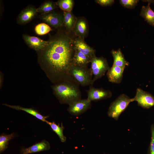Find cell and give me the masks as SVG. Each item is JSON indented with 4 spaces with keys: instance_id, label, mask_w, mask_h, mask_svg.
Listing matches in <instances>:
<instances>
[{
    "instance_id": "cell-1",
    "label": "cell",
    "mask_w": 154,
    "mask_h": 154,
    "mask_svg": "<svg viewBox=\"0 0 154 154\" xmlns=\"http://www.w3.org/2000/svg\"><path fill=\"white\" fill-rule=\"evenodd\" d=\"M66 31L58 33L49 40L43 50L37 51L38 63L47 76L52 81L63 80L69 74L74 52V39Z\"/></svg>"
},
{
    "instance_id": "cell-2",
    "label": "cell",
    "mask_w": 154,
    "mask_h": 154,
    "mask_svg": "<svg viewBox=\"0 0 154 154\" xmlns=\"http://www.w3.org/2000/svg\"><path fill=\"white\" fill-rule=\"evenodd\" d=\"M52 88L54 94L62 103L69 105L80 99L78 90L69 84L61 82L53 86Z\"/></svg>"
},
{
    "instance_id": "cell-3",
    "label": "cell",
    "mask_w": 154,
    "mask_h": 154,
    "mask_svg": "<svg viewBox=\"0 0 154 154\" xmlns=\"http://www.w3.org/2000/svg\"><path fill=\"white\" fill-rule=\"evenodd\" d=\"M131 102V98L126 95L121 94L111 103L108 112V116L117 120Z\"/></svg>"
},
{
    "instance_id": "cell-4",
    "label": "cell",
    "mask_w": 154,
    "mask_h": 154,
    "mask_svg": "<svg viewBox=\"0 0 154 154\" xmlns=\"http://www.w3.org/2000/svg\"><path fill=\"white\" fill-rule=\"evenodd\" d=\"M90 71L91 75L94 76L92 84L97 80L104 76L106 72L110 68L106 59L101 56L96 57L95 54L92 57Z\"/></svg>"
},
{
    "instance_id": "cell-5",
    "label": "cell",
    "mask_w": 154,
    "mask_h": 154,
    "mask_svg": "<svg viewBox=\"0 0 154 154\" xmlns=\"http://www.w3.org/2000/svg\"><path fill=\"white\" fill-rule=\"evenodd\" d=\"M70 74L78 83L82 86L92 84V75L90 70H87L86 66H79L72 64L70 69Z\"/></svg>"
},
{
    "instance_id": "cell-6",
    "label": "cell",
    "mask_w": 154,
    "mask_h": 154,
    "mask_svg": "<svg viewBox=\"0 0 154 154\" xmlns=\"http://www.w3.org/2000/svg\"><path fill=\"white\" fill-rule=\"evenodd\" d=\"M40 17L46 23L54 28H58L64 26L63 13H60L53 11L42 14Z\"/></svg>"
},
{
    "instance_id": "cell-7",
    "label": "cell",
    "mask_w": 154,
    "mask_h": 154,
    "mask_svg": "<svg viewBox=\"0 0 154 154\" xmlns=\"http://www.w3.org/2000/svg\"><path fill=\"white\" fill-rule=\"evenodd\" d=\"M131 100L132 102L137 101L138 106L144 108L149 109L154 106V97L140 88L137 89L135 95Z\"/></svg>"
},
{
    "instance_id": "cell-8",
    "label": "cell",
    "mask_w": 154,
    "mask_h": 154,
    "mask_svg": "<svg viewBox=\"0 0 154 154\" xmlns=\"http://www.w3.org/2000/svg\"><path fill=\"white\" fill-rule=\"evenodd\" d=\"M68 110L70 113L75 116L84 113L91 107V102L86 99H79L69 105Z\"/></svg>"
},
{
    "instance_id": "cell-9",
    "label": "cell",
    "mask_w": 154,
    "mask_h": 154,
    "mask_svg": "<svg viewBox=\"0 0 154 154\" xmlns=\"http://www.w3.org/2000/svg\"><path fill=\"white\" fill-rule=\"evenodd\" d=\"M37 13V8L34 6H27L18 15L17 19V23L21 25L28 23L34 18Z\"/></svg>"
},
{
    "instance_id": "cell-10",
    "label": "cell",
    "mask_w": 154,
    "mask_h": 154,
    "mask_svg": "<svg viewBox=\"0 0 154 154\" xmlns=\"http://www.w3.org/2000/svg\"><path fill=\"white\" fill-rule=\"evenodd\" d=\"M23 38L28 46L37 52L43 50L49 42V40H44L38 37L27 34H23Z\"/></svg>"
},
{
    "instance_id": "cell-11",
    "label": "cell",
    "mask_w": 154,
    "mask_h": 154,
    "mask_svg": "<svg viewBox=\"0 0 154 154\" xmlns=\"http://www.w3.org/2000/svg\"><path fill=\"white\" fill-rule=\"evenodd\" d=\"M89 31L88 24L84 17H78L72 32L75 36L84 40L87 36Z\"/></svg>"
},
{
    "instance_id": "cell-12",
    "label": "cell",
    "mask_w": 154,
    "mask_h": 154,
    "mask_svg": "<svg viewBox=\"0 0 154 154\" xmlns=\"http://www.w3.org/2000/svg\"><path fill=\"white\" fill-rule=\"evenodd\" d=\"M88 98L89 101H98L109 98L112 96V94L110 91L104 89L90 88L87 91Z\"/></svg>"
},
{
    "instance_id": "cell-13",
    "label": "cell",
    "mask_w": 154,
    "mask_h": 154,
    "mask_svg": "<svg viewBox=\"0 0 154 154\" xmlns=\"http://www.w3.org/2000/svg\"><path fill=\"white\" fill-rule=\"evenodd\" d=\"M74 44L75 49L85 55L92 58L95 55V50L80 38L76 37L74 38Z\"/></svg>"
},
{
    "instance_id": "cell-14",
    "label": "cell",
    "mask_w": 154,
    "mask_h": 154,
    "mask_svg": "<svg viewBox=\"0 0 154 154\" xmlns=\"http://www.w3.org/2000/svg\"><path fill=\"white\" fill-rule=\"evenodd\" d=\"M124 69L122 68L113 65L107 73L109 81L113 83H120L122 80Z\"/></svg>"
},
{
    "instance_id": "cell-15",
    "label": "cell",
    "mask_w": 154,
    "mask_h": 154,
    "mask_svg": "<svg viewBox=\"0 0 154 154\" xmlns=\"http://www.w3.org/2000/svg\"><path fill=\"white\" fill-rule=\"evenodd\" d=\"M50 148L49 143L45 140H43L28 148H22L21 152V154H28L48 150Z\"/></svg>"
},
{
    "instance_id": "cell-16",
    "label": "cell",
    "mask_w": 154,
    "mask_h": 154,
    "mask_svg": "<svg viewBox=\"0 0 154 154\" xmlns=\"http://www.w3.org/2000/svg\"><path fill=\"white\" fill-rule=\"evenodd\" d=\"M111 53L114 58L113 65L124 69L129 66V63L125 59L120 48L117 50L112 49Z\"/></svg>"
},
{
    "instance_id": "cell-17",
    "label": "cell",
    "mask_w": 154,
    "mask_h": 154,
    "mask_svg": "<svg viewBox=\"0 0 154 154\" xmlns=\"http://www.w3.org/2000/svg\"><path fill=\"white\" fill-rule=\"evenodd\" d=\"M72 60V64L79 66L85 67L90 62L91 58L85 55L74 48Z\"/></svg>"
},
{
    "instance_id": "cell-18",
    "label": "cell",
    "mask_w": 154,
    "mask_h": 154,
    "mask_svg": "<svg viewBox=\"0 0 154 154\" xmlns=\"http://www.w3.org/2000/svg\"><path fill=\"white\" fill-rule=\"evenodd\" d=\"M64 26L66 31L69 33L72 32L76 22L77 17L72 11H63Z\"/></svg>"
},
{
    "instance_id": "cell-19",
    "label": "cell",
    "mask_w": 154,
    "mask_h": 154,
    "mask_svg": "<svg viewBox=\"0 0 154 154\" xmlns=\"http://www.w3.org/2000/svg\"><path fill=\"white\" fill-rule=\"evenodd\" d=\"M3 105L16 110L24 111L42 121L46 122L47 120L46 119L48 117V116H44L42 115L37 110L32 108H25L19 106L11 105L7 104H4Z\"/></svg>"
},
{
    "instance_id": "cell-20",
    "label": "cell",
    "mask_w": 154,
    "mask_h": 154,
    "mask_svg": "<svg viewBox=\"0 0 154 154\" xmlns=\"http://www.w3.org/2000/svg\"><path fill=\"white\" fill-rule=\"evenodd\" d=\"M150 2L147 6L142 7L140 15L150 25L154 26V12L150 7Z\"/></svg>"
},
{
    "instance_id": "cell-21",
    "label": "cell",
    "mask_w": 154,
    "mask_h": 154,
    "mask_svg": "<svg viewBox=\"0 0 154 154\" xmlns=\"http://www.w3.org/2000/svg\"><path fill=\"white\" fill-rule=\"evenodd\" d=\"M57 6L56 3L51 1H47L37 8V11L41 14L47 13L53 11Z\"/></svg>"
},
{
    "instance_id": "cell-22",
    "label": "cell",
    "mask_w": 154,
    "mask_h": 154,
    "mask_svg": "<svg viewBox=\"0 0 154 154\" xmlns=\"http://www.w3.org/2000/svg\"><path fill=\"white\" fill-rule=\"evenodd\" d=\"M46 123L50 126L52 130L58 135L62 142H64L66 141V137L63 133L64 127L62 123L60 126L59 124L57 125L54 121L50 122L47 121Z\"/></svg>"
},
{
    "instance_id": "cell-23",
    "label": "cell",
    "mask_w": 154,
    "mask_h": 154,
    "mask_svg": "<svg viewBox=\"0 0 154 154\" xmlns=\"http://www.w3.org/2000/svg\"><path fill=\"white\" fill-rule=\"evenodd\" d=\"M15 137V134L13 133L10 134L3 133L0 135V153H2L8 147L9 142Z\"/></svg>"
},
{
    "instance_id": "cell-24",
    "label": "cell",
    "mask_w": 154,
    "mask_h": 154,
    "mask_svg": "<svg viewBox=\"0 0 154 154\" xmlns=\"http://www.w3.org/2000/svg\"><path fill=\"white\" fill-rule=\"evenodd\" d=\"M58 6L63 11H71L74 6L73 0H59L56 2Z\"/></svg>"
},
{
    "instance_id": "cell-25",
    "label": "cell",
    "mask_w": 154,
    "mask_h": 154,
    "mask_svg": "<svg viewBox=\"0 0 154 154\" xmlns=\"http://www.w3.org/2000/svg\"><path fill=\"white\" fill-rule=\"evenodd\" d=\"M52 30L50 27L45 23H41L37 25L35 31L37 35H42L46 34Z\"/></svg>"
},
{
    "instance_id": "cell-26",
    "label": "cell",
    "mask_w": 154,
    "mask_h": 154,
    "mask_svg": "<svg viewBox=\"0 0 154 154\" xmlns=\"http://www.w3.org/2000/svg\"><path fill=\"white\" fill-rule=\"evenodd\" d=\"M139 1L138 0H120V4L123 7L129 9L134 8Z\"/></svg>"
},
{
    "instance_id": "cell-27",
    "label": "cell",
    "mask_w": 154,
    "mask_h": 154,
    "mask_svg": "<svg viewBox=\"0 0 154 154\" xmlns=\"http://www.w3.org/2000/svg\"><path fill=\"white\" fill-rule=\"evenodd\" d=\"M151 138L149 147V154H154V124L151 126Z\"/></svg>"
},
{
    "instance_id": "cell-28",
    "label": "cell",
    "mask_w": 154,
    "mask_h": 154,
    "mask_svg": "<svg viewBox=\"0 0 154 154\" xmlns=\"http://www.w3.org/2000/svg\"><path fill=\"white\" fill-rule=\"evenodd\" d=\"M95 2L102 6L106 7L111 5L114 3V0H96Z\"/></svg>"
}]
</instances>
